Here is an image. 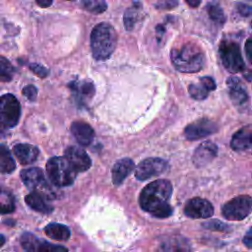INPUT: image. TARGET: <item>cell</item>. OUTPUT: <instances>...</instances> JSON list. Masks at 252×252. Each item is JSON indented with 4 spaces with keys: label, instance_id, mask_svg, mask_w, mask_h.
<instances>
[{
    "label": "cell",
    "instance_id": "obj_21",
    "mask_svg": "<svg viewBox=\"0 0 252 252\" xmlns=\"http://www.w3.org/2000/svg\"><path fill=\"white\" fill-rule=\"evenodd\" d=\"M252 130L249 127H243L238 130L232 137L230 146L235 151H244L252 146Z\"/></svg>",
    "mask_w": 252,
    "mask_h": 252
},
{
    "label": "cell",
    "instance_id": "obj_5",
    "mask_svg": "<svg viewBox=\"0 0 252 252\" xmlns=\"http://www.w3.org/2000/svg\"><path fill=\"white\" fill-rule=\"evenodd\" d=\"M21 178L24 184L43 198H53L55 193L45 180L43 171L38 167H31L21 171Z\"/></svg>",
    "mask_w": 252,
    "mask_h": 252
},
{
    "label": "cell",
    "instance_id": "obj_20",
    "mask_svg": "<svg viewBox=\"0 0 252 252\" xmlns=\"http://www.w3.org/2000/svg\"><path fill=\"white\" fill-rule=\"evenodd\" d=\"M228 87V94L231 101L234 104H242L248 99L247 92L245 91L243 85L236 77H230L227 80Z\"/></svg>",
    "mask_w": 252,
    "mask_h": 252
},
{
    "label": "cell",
    "instance_id": "obj_11",
    "mask_svg": "<svg viewBox=\"0 0 252 252\" xmlns=\"http://www.w3.org/2000/svg\"><path fill=\"white\" fill-rule=\"evenodd\" d=\"M218 131V126L212 120L207 118L198 119L184 129V135L187 140H198L214 134Z\"/></svg>",
    "mask_w": 252,
    "mask_h": 252
},
{
    "label": "cell",
    "instance_id": "obj_32",
    "mask_svg": "<svg viewBox=\"0 0 252 252\" xmlns=\"http://www.w3.org/2000/svg\"><path fill=\"white\" fill-rule=\"evenodd\" d=\"M30 69L39 78H45L48 75V70L44 68L42 65L37 64V63H31L29 65Z\"/></svg>",
    "mask_w": 252,
    "mask_h": 252
},
{
    "label": "cell",
    "instance_id": "obj_35",
    "mask_svg": "<svg viewBox=\"0 0 252 252\" xmlns=\"http://www.w3.org/2000/svg\"><path fill=\"white\" fill-rule=\"evenodd\" d=\"M177 4H178V2H176V1H160V2L156 3L155 6L158 9H172Z\"/></svg>",
    "mask_w": 252,
    "mask_h": 252
},
{
    "label": "cell",
    "instance_id": "obj_9",
    "mask_svg": "<svg viewBox=\"0 0 252 252\" xmlns=\"http://www.w3.org/2000/svg\"><path fill=\"white\" fill-rule=\"evenodd\" d=\"M20 242L26 252H68L66 247L45 241L30 232H24Z\"/></svg>",
    "mask_w": 252,
    "mask_h": 252
},
{
    "label": "cell",
    "instance_id": "obj_13",
    "mask_svg": "<svg viewBox=\"0 0 252 252\" xmlns=\"http://www.w3.org/2000/svg\"><path fill=\"white\" fill-rule=\"evenodd\" d=\"M69 163L72 165V167L77 172L86 171L91 167L92 161L87 153L75 146L68 147L65 150V157H64Z\"/></svg>",
    "mask_w": 252,
    "mask_h": 252
},
{
    "label": "cell",
    "instance_id": "obj_2",
    "mask_svg": "<svg viewBox=\"0 0 252 252\" xmlns=\"http://www.w3.org/2000/svg\"><path fill=\"white\" fill-rule=\"evenodd\" d=\"M170 59L174 68L184 73L198 72L205 63L202 49L192 42H186L178 47H173L170 52Z\"/></svg>",
    "mask_w": 252,
    "mask_h": 252
},
{
    "label": "cell",
    "instance_id": "obj_17",
    "mask_svg": "<svg viewBox=\"0 0 252 252\" xmlns=\"http://www.w3.org/2000/svg\"><path fill=\"white\" fill-rule=\"evenodd\" d=\"M70 130L76 141L82 146H89L94 138V131L92 126L83 121L73 122Z\"/></svg>",
    "mask_w": 252,
    "mask_h": 252
},
{
    "label": "cell",
    "instance_id": "obj_4",
    "mask_svg": "<svg viewBox=\"0 0 252 252\" xmlns=\"http://www.w3.org/2000/svg\"><path fill=\"white\" fill-rule=\"evenodd\" d=\"M46 171L51 183L58 187L71 185L78 173L63 157L51 158L46 163Z\"/></svg>",
    "mask_w": 252,
    "mask_h": 252
},
{
    "label": "cell",
    "instance_id": "obj_3",
    "mask_svg": "<svg viewBox=\"0 0 252 252\" xmlns=\"http://www.w3.org/2000/svg\"><path fill=\"white\" fill-rule=\"evenodd\" d=\"M117 44V33L107 23L97 24L91 33V49L94 59L105 60L113 53Z\"/></svg>",
    "mask_w": 252,
    "mask_h": 252
},
{
    "label": "cell",
    "instance_id": "obj_6",
    "mask_svg": "<svg viewBox=\"0 0 252 252\" xmlns=\"http://www.w3.org/2000/svg\"><path fill=\"white\" fill-rule=\"evenodd\" d=\"M220 56L223 67L230 73H237L244 69L239 45L231 40H222L220 44Z\"/></svg>",
    "mask_w": 252,
    "mask_h": 252
},
{
    "label": "cell",
    "instance_id": "obj_22",
    "mask_svg": "<svg viewBox=\"0 0 252 252\" xmlns=\"http://www.w3.org/2000/svg\"><path fill=\"white\" fill-rule=\"evenodd\" d=\"M25 201L30 208H32V210L38 213L50 214L53 211V207L47 204L44 198L36 193L32 192L31 194H28L25 198Z\"/></svg>",
    "mask_w": 252,
    "mask_h": 252
},
{
    "label": "cell",
    "instance_id": "obj_39",
    "mask_svg": "<svg viewBox=\"0 0 252 252\" xmlns=\"http://www.w3.org/2000/svg\"><path fill=\"white\" fill-rule=\"evenodd\" d=\"M186 3L188 4V5H190L191 7H197V6H199L200 5V1H190V0H187L186 1Z\"/></svg>",
    "mask_w": 252,
    "mask_h": 252
},
{
    "label": "cell",
    "instance_id": "obj_25",
    "mask_svg": "<svg viewBox=\"0 0 252 252\" xmlns=\"http://www.w3.org/2000/svg\"><path fill=\"white\" fill-rule=\"evenodd\" d=\"M15 168L16 163L10 151L6 146L0 144V172L11 173Z\"/></svg>",
    "mask_w": 252,
    "mask_h": 252
},
{
    "label": "cell",
    "instance_id": "obj_27",
    "mask_svg": "<svg viewBox=\"0 0 252 252\" xmlns=\"http://www.w3.org/2000/svg\"><path fill=\"white\" fill-rule=\"evenodd\" d=\"M207 12L210 17V19L218 24V25H223L225 22V15L221 9V7L218 3H209L207 5Z\"/></svg>",
    "mask_w": 252,
    "mask_h": 252
},
{
    "label": "cell",
    "instance_id": "obj_14",
    "mask_svg": "<svg viewBox=\"0 0 252 252\" xmlns=\"http://www.w3.org/2000/svg\"><path fill=\"white\" fill-rule=\"evenodd\" d=\"M217 154H218V148L213 142H210V141L204 142L196 148L192 158L193 163L197 167L205 166L216 158Z\"/></svg>",
    "mask_w": 252,
    "mask_h": 252
},
{
    "label": "cell",
    "instance_id": "obj_30",
    "mask_svg": "<svg viewBox=\"0 0 252 252\" xmlns=\"http://www.w3.org/2000/svg\"><path fill=\"white\" fill-rule=\"evenodd\" d=\"M83 8L94 14H100L107 8V4L101 0H87L82 2Z\"/></svg>",
    "mask_w": 252,
    "mask_h": 252
},
{
    "label": "cell",
    "instance_id": "obj_42",
    "mask_svg": "<svg viewBox=\"0 0 252 252\" xmlns=\"http://www.w3.org/2000/svg\"><path fill=\"white\" fill-rule=\"evenodd\" d=\"M251 26H252V22H251Z\"/></svg>",
    "mask_w": 252,
    "mask_h": 252
},
{
    "label": "cell",
    "instance_id": "obj_29",
    "mask_svg": "<svg viewBox=\"0 0 252 252\" xmlns=\"http://www.w3.org/2000/svg\"><path fill=\"white\" fill-rule=\"evenodd\" d=\"M15 69L11 62L4 56H0V81L9 82L13 79Z\"/></svg>",
    "mask_w": 252,
    "mask_h": 252
},
{
    "label": "cell",
    "instance_id": "obj_19",
    "mask_svg": "<svg viewBox=\"0 0 252 252\" xmlns=\"http://www.w3.org/2000/svg\"><path fill=\"white\" fill-rule=\"evenodd\" d=\"M135 163L131 158H124L117 160L112 167V182L115 185L121 184L134 169Z\"/></svg>",
    "mask_w": 252,
    "mask_h": 252
},
{
    "label": "cell",
    "instance_id": "obj_10",
    "mask_svg": "<svg viewBox=\"0 0 252 252\" xmlns=\"http://www.w3.org/2000/svg\"><path fill=\"white\" fill-rule=\"evenodd\" d=\"M168 163L159 158H149L142 160L135 169V177L139 180H147L166 171Z\"/></svg>",
    "mask_w": 252,
    "mask_h": 252
},
{
    "label": "cell",
    "instance_id": "obj_1",
    "mask_svg": "<svg viewBox=\"0 0 252 252\" xmlns=\"http://www.w3.org/2000/svg\"><path fill=\"white\" fill-rule=\"evenodd\" d=\"M172 185L166 179H158L146 185L140 193L141 208L156 218H167L172 214L169 200Z\"/></svg>",
    "mask_w": 252,
    "mask_h": 252
},
{
    "label": "cell",
    "instance_id": "obj_33",
    "mask_svg": "<svg viewBox=\"0 0 252 252\" xmlns=\"http://www.w3.org/2000/svg\"><path fill=\"white\" fill-rule=\"evenodd\" d=\"M23 94L30 100H34L37 95V90L33 85H28L23 89Z\"/></svg>",
    "mask_w": 252,
    "mask_h": 252
},
{
    "label": "cell",
    "instance_id": "obj_37",
    "mask_svg": "<svg viewBox=\"0 0 252 252\" xmlns=\"http://www.w3.org/2000/svg\"><path fill=\"white\" fill-rule=\"evenodd\" d=\"M245 51L247 54V58L252 63V36L249 37L245 42Z\"/></svg>",
    "mask_w": 252,
    "mask_h": 252
},
{
    "label": "cell",
    "instance_id": "obj_28",
    "mask_svg": "<svg viewBox=\"0 0 252 252\" xmlns=\"http://www.w3.org/2000/svg\"><path fill=\"white\" fill-rule=\"evenodd\" d=\"M70 86H71L70 88L74 91V93L80 95V97H91L94 93V85L91 82H82V83L73 82Z\"/></svg>",
    "mask_w": 252,
    "mask_h": 252
},
{
    "label": "cell",
    "instance_id": "obj_7",
    "mask_svg": "<svg viewBox=\"0 0 252 252\" xmlns=\"http://www.w3.org/2000/svg\"><path fill=\"white\" fill-rule=\"evenodd\" d=\"M252 212V197L248 195L237 196L226 202L221 208L222 216L228 220H241Z\"/></svg>",
    "mask_w": 252,
    "mask_h": 252
},
{
    "label": "cell",
    "instance_id": "obj_23",
    "mask_svg": "<svg viewBox=\"0 0 252 252\" xmlns=\"http://www.w3.org/2000/svg\"><path fill=\"white\" fill-rule=\"evenodd\" d=\"M45 234L54 240H67L70 237V229L62 224V223H56L52 222L45 226L44 228Z\"/></svg>",
    "mask_w": 252,
    "mask_h": 252
},
{
    "label": "cell",
    "instance_id": "obj_12",
    "mask_svg": "<svg viewBox=\"0 0 252 252\" xmlns=\"http://www.w3.org/2000/svg\"><path fill=\"white\" fill-rule=\"evenodd\" d=\"M184 214L191 219H208L213 216L214 208L208 200L196 197L186 203Z\"/></svg>",
    "mask_w": 252,
    "mask_h": 252
},
{
    "label": "cell",
    "instance_id": "obj_40",
    "mask_svg": "<svg viewBox=\"0 0 252 252\" xmlns=\"http://www.w3.org/2000/svg\"><path fill=\"white\" fill-rule=\"evenodd\" d=\"M5 242H6V238L2 234H0V247L3 246L5 244Z\"/></svg>",
    "mask_w": 252,
    "mask_h": 252
},
{
    "label": "cell",
    "instance_id": "obj_41",
    "mask_svg": "<svg viewBox=\"0 0 252 252\" xmlns=\"http://www.w3.org/2000/svg\"><path fill=\"white\" fill-rule=\"evenodd\" d=\"M251 142H252V136H251Z\"/></svg>",
    "mask_w": 252,
    "mask_h": 252
},
{
    "label": "cell",
    "instance_id": "obj_26",
    "mask_svg": "<svg viewBox=\"0 0 252 252\" xmlns=\"http://www.w3.org/2000/svg\"><path fill=\"white\" fill-rule=\"evenodd\" d=\"M15 211V200L13 195L0 186V214H11Z\"/></svg>",
    "mask_w": 252,
    "mask_h": 252
},
{
    "label": "cell",
    "instance_id": "obj_31",
    "mask_svg": "<svg viewBox=\"0 0 252 252\" xmlns=\"http://www.w3.org/2000/svg\"><path fill=\"white\" fill-rule=\"evenodd\" d=\"M203 226L208 228V229H212V230H218V231H224L226 229V225L224 223H222L220 220H214L211 221H207L203 223Z\"/></svg>",
    "mask_w": 252,
    "mask_h": 252
},
{
    "label": "cell",
    "instance_id": "obj_16",
    "mask_svg": "<svg viewBox=\"0 0 252 252\" xmlns=\"http://www.w3.org/2000/svg\"><path fill=\"white\" fill-rule=\"evenodd\" d=\"M216 89V83L211 77H202L199 79L197 83H193L189 85L188 92L194 99L202 100L205 99L209 93Z\"/></svg>",
    "mask_w": 252,
    "mask_h": 252
},
{
    "label": "cell",
    "instance_id": "obj_18",
    "mask_svg": "<svg viewBox=\"0 0 252 252\" xmlns=\"http://www.w3.org/2000/svg\"><path fill=\"white\" fill-rule=\"evenodd\" d=\"M13 152L22 164H32L38 157V149L31 144H17L13 148Z\"/></svg>",
    "mask_w": 252,
    "mask_h": 252
},
{
    "label": "cell",
    "instance_id": "obj_24",
    "mask_svg": "<svg viewBox=\"0 0 252 252\" xmlns=\"http://www.w3.org/2000/svg\"><path fill=\"white\" fill-rule=\"evenodd\" d=\"M142 4L140 2H134L124 13V26L127 31H132L141 17Z\"/></svg>",
    "mask_w": 252,
    "mask_h": 252
},
{
    "label": "cell",
    "instance_id": "obj_34",
    "mask_svg": "<svg viewBox=\"0 0 252 252\" xmlns=\"http://www.w3.org/2000/svg\"><path fill=\"white\" fill-rule=\"evenodd\" d=\"M236 10L243 17H251L252 16V7H250L246 4L238 3L236 5Z\"/></svg>",
    "mask_w": 252,
    "mask_h": 252
},
{
    "label": "cell",
    "instance_id": "obj_15",
    "mask_svg": "<svg viewBox=\"0 0 252 252\" xmlns=\"http://www.w3.org/2000/svg\"><path fill=\"white\" fill-rule=\"evenodd\" d=\"M189 241L181 235H170L163 238L157 249V252H190Z\"/></svg>",
    "mask_w": 252,
    "mask_h": 252
},
{
    "label": "cell",
    "instance_id": "obj_38",
    "mask_svg": "<svg viewBox=\"0 0 252 252\" xmlns=\"http://www.w3.org/2000/svg\"><path fill=\"white\" fill-rule=\"evenodd\" d=\"M36 4L39 5L42 8H46V7H48V6H50L52 4V1H47V0L46 1H42V0H39V1H36Z\"/></svg>",
    "mask_w": 252,
    "mask_h": 252
},
{
    "label": "cell",
    "instance_id": "obj_8",
    "mask_svg": "<svg viewBox=\"0 0 252 252\" xmlns=\"http://www.w3.org/2000/svg\"><path fill=\"white\" fill-rule=\"evenodd\" d=\"M21 116V105L12 94L0 96V122L6 128H13L19 122Z\"/></svg>",
    "mask_w": 252,
    "mask_h": 252
},
{
    "label": "cell",
    "instance_id": "obj_36",
    "mask_svg": "<svg viewBox=\"0 0 252 252\" xmlns=\"http://www.w3.org/2000/svg\"><path fill=\"white\" fill-rule=\"evenodd\" d=\"M243 243L246 247L252 248V226L249 228V230L246 232V234L243 237Z\"/></svg>",
    "mask_w": 252,
    "mask_h": 252
}]
</instances>
